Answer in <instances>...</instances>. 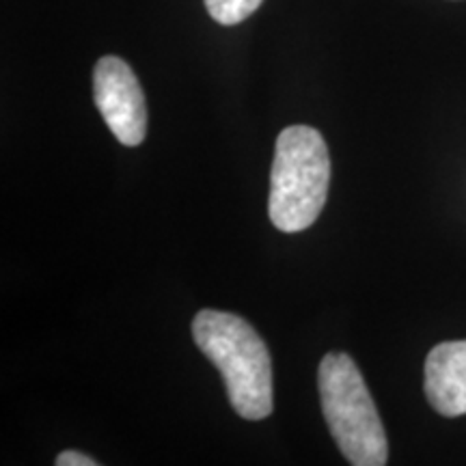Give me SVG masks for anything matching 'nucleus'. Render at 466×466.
Returning <instances> with one entry per match:
<instances>
[{
    "label": "nucleus",
    "mask_w": 466,
    "mask_h": 466,
    "mask_svg": "<svg viewBox=\"0 0 466 466\" xmlns=\"http://www.w3.org/2000/svg\"><path fill=\"white\" fill-rule=\"evenodd\" d=\"M192 339L225 380L233 410L248 421L272 415V363L266 341L236 313L203 309L192 319Z\"/></svg>",
    "instance_id": "f257e3e1"
},
{
    "label": "nucleus",
    "mask_w": 466,
    "mask_h": 466,
    "mask_svg": "<svg viewBox=\"0 0 466 466\" xmlns=\"http://www.w3.org/2000/svg\"><path fill=\"white\" fill-rule=\"evenodd\" d=\"M330 184V156L316 127L289 126L279 134L270 173L268 214L283 233L305 231L324 209Z\"/></svg>",
    "instance_id": "f03ea898"
},
{
    "label": "nucleus",
    "mask_w": 466,
    "mask_h": 466,
    "mask_svg": "<svg viewBox=\"0 0 466 466\" xmlns=\"http://www.w3.org/2000/svg\"><path fill=\"white\" fill-rule=\"evenodd\" d=\"M319 400L330 434L350 464L384 466L389 442L357 363L343 352L326 354L318 370Z\"/></svg>",
    "instance_id": "7ed1b4c3"
},
{
    "label": "nucleus",
    "mask_w": 466,
    "mask_h": 466,
    "mask_svg": "<svg viewBox=\"0 0 466 466\" xmlns=\"http://www.w3.org/2000/svg\"><path fill=\"white\" fill-rule=\"evenodd\" d=\"M93 97L108 130L126 147H137L147 134V104L137 74L119 56H102L93 69Z\"/></svg>",
    "instance_id": "20e7f679"
},
{
    "label": "nucleus",
    "mask_w": 466,
    "mask_h": 466,
    "mask_svg": "<svg viewBox=\"0 0 466 466\" xmlns=\"http://www.w3.org/2000/svg\"><path fill=\"white\" fill-rule=\"evenodd\" d=\"M425 398L442 417L466 415V339L442 341L425 360Z\"/></svg>",
    "instance_id": "39448f33"
},
{
    "label": "nucleus",
    "mask_w": 466,
    "mask_h": 466,
    "mask_svg": "<svg viewBox=\"0 0 466 466\" xmlns=\"http://www.w3.org/2000/svg\"><path fill=\"white\" fill-rule=\"evenodd\" d=\"M264 0H206L208 14L223 26L240 25L259 9Z\"/></svg>",
    "instance_id": "423d86ee"
},
{
    "label": "nucleus",
    "mask_w": 466,
    "mask_h": 466,
    "mask_svg": "<svg viewBox=\"0 0 466 466\" xmlns=\"http://www.w3.org/2000/svg\"><path fill=\"white\" fill-rule=\"evenodd\" d=\"M56 466H97L96 458L86 456L83 451H74V450H67V451H61L56 456Z\"/></svg>",
    "instance_id": "0eeeda50"
}]
</instances>
